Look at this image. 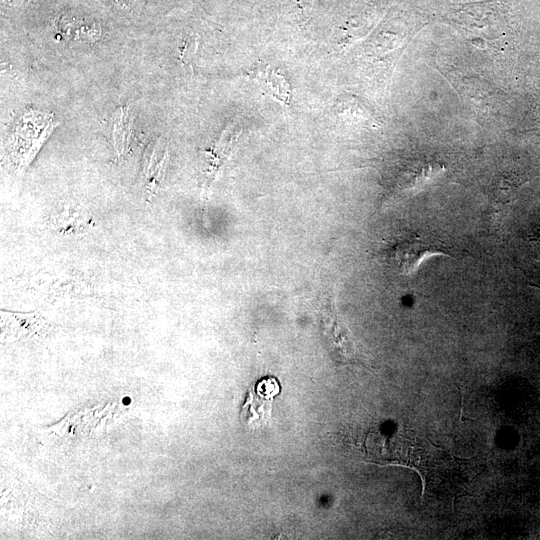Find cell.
I'll list each match as a JSON object with an SVG mask.
<instances>
[{"label":"cell","mask_w":540,"mask_h":540,"mask_svg":"<svg viewBox=\"0 0 540 540\" xmlns=\"http://www.w3.org/2000/svg\"><path fill=\"white\" fill-rule=\"evenodd\" d=\"M448 253L447 247L440 242H430L413 235L397 244L394 258L403 274L414 272L421 262L432 255Z\"/></svg>","instance_id":"obj_1"},{"label":"cell","mask_w":540,"mask_h":540,"mask_svg":"<svg viewBox=\"0 0 540 540\" xmlns=\"http://www.w3.org/2000/svg\"><path fill=\"white\" fill-rule=\"evenodd\" d=\"M260 88L283 105L291 98V90L286 78L276 70L266 67L254 76Z\"/></svg>","instance_id":"obj_2"},{"label":"cell","mask_w":540,"mask_h":540,"mask_svg":"<svg viewBox=\"0 0 540 540\" xmlns=\"http://www.w3.org/2000/svg\"><path fill=\"white\" fill-rule=\"evenodd\" d=\"M528 252L534 266L540 270V228L536 229L528 238Z\"/></svg>","instance_id":"obj_3"}]
</instances>
